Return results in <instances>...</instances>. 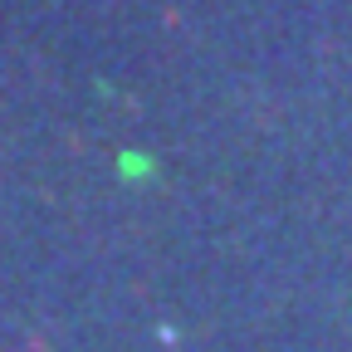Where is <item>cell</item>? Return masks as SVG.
I'll return each instance as SVG.
<instances>
[{"label": "cell", "mask_w": 352, "mask_h": 352, "mask_svg": "<svg viewBox=\"0 0 352 352\" xmlns=\"http://www.w3.org/2000/svg\"><path fill=\"white\" fill-rule=\"evenodd\" d=\"M122 171H127V176H147V171H152V162H138V157H122Z\"/></svg>", "instance_id": "1"}]
</instances>
